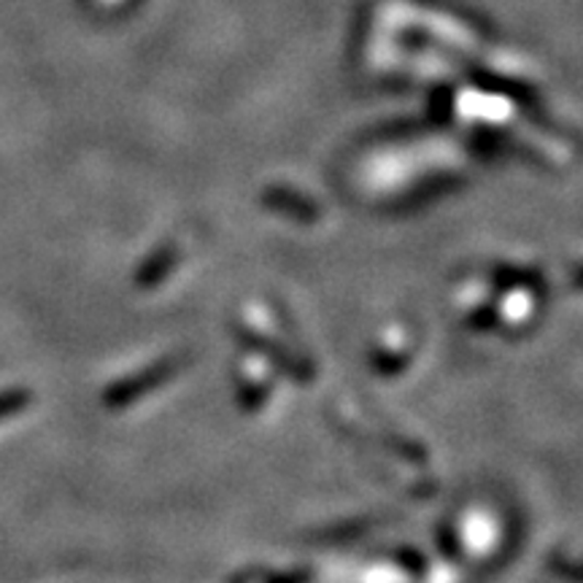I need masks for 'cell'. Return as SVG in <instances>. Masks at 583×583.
I'll list each match as a JSON object with an SVG mask.
<instances>
[{"instance_id": "6da1fadb", "label": "cell", "mask_w": 583, "mask_h": 583, "mask_svg": "<svg viewBox=\"0 0 583 583\" xmlns=\"http://www.w3.org/2000/svg\"><path fill=\"white\" fill-rule=\"evenodd\" d=\"M25 403H28L25 392H3V395H0V419L16 414Z\"/></svg>"}]
</instances>
